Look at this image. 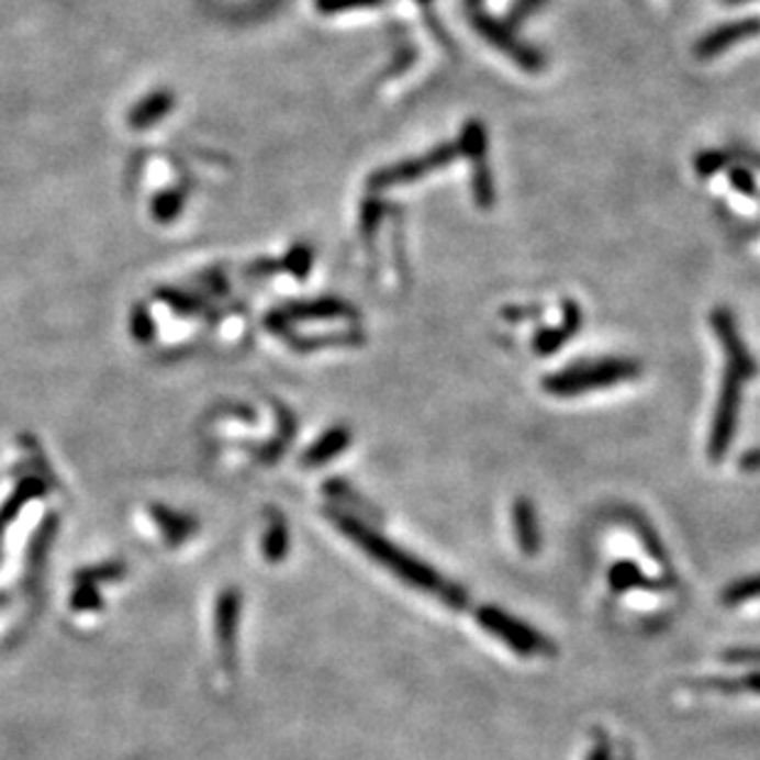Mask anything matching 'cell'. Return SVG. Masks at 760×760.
Here are the masks:
<instances>
[{"label":"cell","mask_w":760,"mask_h":760,"mask_svg":"<svg viewBox=\"0 0 760 760\" xmlns=\"http://www.w3.org/2000/svg\"><path fill=\"white\" fill-rule=\"evenodd\" d=\"M126 569H123V563H104V567H94V569H85L77 573V581L81 585H97L99 581H114L121 579Z\"/></svg>","instance_id":"cell-22"},{"label":"cell","mask_w":760,"mask_h":760,"mask_svg":"<svg viewBox=\"0 0 760 760\" xmlns=\"http://www.w3.org/2000/svg\"><path fill=\"white\" fill-rule=\"evenodd\" d=\"M476 621L480 628L490 633L492 638L505 642L512 652L522 657H554L557 655V645H554L547 635L534 630L532 625L522 623L515 615L505 613L498 605H480L476 611Z\"/></svg>","instance_id":"cell-4"},{"label":"cell","mask_w":760,"mask_h":760,"mask_svg":"<svg viewBox=\"0 0 760 760\" xmlns=\"http://www.w3.org/2000/svg\"><path fill=\"white\" fill-rule=\"evenodd\" d=\"M633 525H635V532H638V537L645 541L647 554H650V557H652L657 563H660V567L670 569V559H667V551H664V547H662V541H660V537H657V534L652 532V527L647 525V522H642L640 517H633Z\"/></svg>","instance_id":"cell-20"},{"label":"cell","mask_w":760,"mask_h":760,"mask_svg":"<svg viewBox=\"0 0 760 760\" xmlns=\"http://www.w3.org/2000/svg\"><path fill=\"white\" fill-rule=\"evenodd\" d=\"M40 495H43V485H40L37 480H27V482H23V485H20V488L15 490V495L5 502L3 510H0V534H3V529L8 527V522H10V519L18 517L20 507H23L27 500L40 498Z\"/></svg>","instance_id":"cell-17"},{"label":"cell","mask_w":760,"mask_h":760,"mask_svg":"<svg viewBox=\"0 0 760 760\" xmlns=\"http://www.w3.org/2000/svg\"><path fill=\"white\" fill-rule=\"evenodd\" d=\"M541 315V305H510L502 311V317L510 323H519V321H534V317Z\"/></svg>","instance_id":"cell-26"},{"label":"cell","mask_w":760,"mask_h":760,"mask_svg":"<svg viewBox=\"0 0 760 760\" xmlns=\"http://www.w3.org/2000/svg\"><path fill=\"white\" fill-rule=\"evenodd\" d=\"M561 313H563L561 323L557 327H547V331H539L537 335H534L532 350L539 357H547L561 350V347L581 331L583 313L577 301H561Z\"/></svg>","instance_id":"cell-10"},{"label":"cell","mask_w":760,"mask_h":760,"mask_svg":"<svg viewBox=\"0 0 760 760\" xmlns=\"http://www.w3.org/2000/svg\"><path fill=\"white\" fill-rule=\"evenodd\" d=\"M608 583L615 593L628 591H667V583L650 579L635 561H615L608 571Z\"/></svg>","instance_id":"cell-12"},{"label":"cell","mask_w":760,"mask_h":760,"mask_svg":"<svg viewBox=\"0 0 760 760\" xmlns=\"http://www.w3.org/2000/svg\"><path fill=\"white\" fill-rule=\"evenodd\" d=\"M325 492H327V495H333V498H337V500H343V502H345V505H350V510H359V512H369V515H375V517H377V512L372 510V505H367V502H365L362 498H359V495H355V492H353V488H347V485H345V482H340V480L325 482Z\"/></svg>","instance_id":"cell-21"},{"label":"cell","mask_w":760,"mask_h":760,"mask_svg":"<svg viewBox=\"0 0 760 760\" xmlns=\"http://www.w3.org/2000/svg\"><path fill=\"white\" fill-rule=\"evenodd\" d=\"M760 35V20L758 18H744L734 20V23L718 25L712 33H706L700 43L694 45V57L696 59H714L726 49H731L736 45L746 43V40H753Z\"/></svg>","instance_id":"cell-7"},{"label":"cell","mask_w":760,"mask_h":760,"mask_svg":"<svg viewBox=\"0 0 760 760\" xmlns=\"http://www.w3.org/2000/svg\"><path fill=\"white\" fill-rule=\"evenodd\" d=\"M728 180H731L734 188L746 194V198H756L758 194V188H756V178H753V172L748 170V168H731V176H728Z\"/></svg>","instance_id":"cell-24"},{"label":"cell","mask_w":760,"mask_h":760,"mask_svg":"<svg viewBox=\"0 0 760 760\" xmlns=\"http://www.w3.org/2000/svg\"><path fill=\"white\" fill-rule=\"evenodd\" d=\"M722 657L728 664H760V647H734Z\"/></svg>","instance_id":"cell-25"},{"label":"cell","mask_w":760,"mask_h":760,"mask_svg":"<svg viewBox=\"0 0 760 760\" xmlns=\"http://www.w3.org/2000/svg\"><path fill=\"white\" fill-rule=\"evenodd\" d=\"M753 599H760V573L758 577H748V579L731 583L722 595V601L726 605H738V603H746V601H753Z\"/></svg>","instance_id":"cell-19"},{"label":"cell","mask_w":760,"mask_h":760,"mask_svg":"<svg viewBox=\"0 0 760 760\" xmlns=\"http://www.w3.org/2000/svg\"><path fill=\"white\" fill-rule=\"evenodd\" d=\"M472 15H476L472 18V23H476V27L480 30V35L490 40L492 45L502 49V53H507V57L515 59L517 65H522L525 69H539L544 65L541 55H537L534 49H529L525 45H519L517 40L510 35L507 25H500L490 15H482V13H472Z\"/></svg>","instance_id":"cell-9"},{"label":"cell","mask_w":760,"mask_h":760,"mask_svg":"<svg viewBox=\"0 0 760 760\" xmlns=\"http://www.w3.org/2000/svg\"><path fill=\"white\" fill-rule=\"evenodd\" d=\"M696 690L702 692H718V694H760V672H751L744 677H708V680L696 682Z\"/></svg>","instance_id":"cell-16"},{"label":"cell","mask_w":760,"mask_h":760,"mask_svg":"<svg viewBox=\"0 0 760 760\" xmlns=\"http://www.w3.org/2000/svg\"><path fill=\"white\" fill-rule=\"evenodd\" d=\"M728 5H738V3H748V0H726Z\"/></svg>","instance_id":"cell-31"},{"label":"cell","mask_w":760,"mask_h":760,"mask_svg":"<svg viewBox=\"0 0 760 760\" xmlns=\"http://www.w3.org/2000/svg\"><path fill=\"white\" fill-rule=\"evenodd\" d=\"M460 153L472 163V198L480 210H490L495 204V185H492L488 166V133L480 121H468L460 133Z\"/></svg>","instance_id":"cell-6"},{"label":"cell","mask_w":760,"mask_h":760,"mask_svg":"<svg viewBox=\"0 0 760 760\" xmlns=\"http://www.w3.org/2000/svg\"><path fill=\"white\" fill-rule=\"evenodd\" d=\"M264 557L266 561L279 563L289 554V527H286V519L276 510H269V529L264 534L261 541Z\"/></svg>","instance_id":"cell-15"},{"label":"cell","mask_w":760,"mask_h":760,"mask_svg":"<svg viewBox=\"0 0 760 760\" xmlns=\"http://www.w3.org/2000/svg\"><path fill=\"white\" fill-rule=\"evenodd\" d=\"M242 595L236 589L222 591L217 599V611H214V625H217L220 655L227 670H234L236 662V628H239Z\"/></svg>","instance_id":"cell-8"},{"label":"cell","mask_w":760,"mask_h":760,"mask_svg":"<svg viewBox=\"0 0 760 760\" xmlns=\"http://www.w3.org/2000/svg\"><path fill=\"white\" fill-rule=\"evenodd\" d=\"M460 156H463V153H460L458 143H440V146L424 153V156H418L414 160H402L396 163V166L379 170L377 176L369 180V185H372V190H384V188H394V185L418 182L426 176H431V172L448 168L450 163H456Z\"/></svg>","instance_id":"cell-5"},{"label":"cell","mask_w":760,"mask_h":760,"mask_svg":"<svg viewBox=\"0 0 760 760\" xmlns=\"http://www.w3.org/2000/svg\"><path fill=\"white\" fill-rule=\"evenodd\" d=\"M541 3L544 0H517V3L512 5V10H510V23L512 25L522 23V20H525L532 10H537Z\"/></svg>","instance_id":"cell-28"},{"label":"cell","mask_w":760,"mask_h":760,"mask_svg":"<svg viewBox=\"0 0 760 760\" xmlns=\"http://www.w3.org/2000/svg\"><path fill=\"white\" fill-rule=\"evenodd\" d=\"M150 517L158 522L163 537H166L168 544H180L194 532V519L190 515H182V512H176V510L153 505Z\"/></svg>","instance_id":"cell-14"},{"label":"cell","mask_w":760,"mask_h":760,"mask_svg":"<svg viewBox=\"0 0 760 760\" xmlns=\"http://www.w3.org/2000/svg\"><path fill=\"white\" fill-rule=\"evenodd\" d=\"M712 327L716 340L724 347L726 369L722 379V392H718V402L712 421V434H708V460L712 463H722L726 458L731 440L736 436L738 426V409H741L744 387L756 377L758 367L756 359L748 353L741 333H738L736 317L728 308H714L712 311Z\"/></svg>","instance_id":"cell-2"},{"label":"cell","mask_w":760,"mask_h":760,"mask_svg":"<svg viewBox=\"0 0 760 760\" xmlns=\"http://www.w3.org/2000/svg\"><path fill=\"white\" fill-rule=\"evenodd\" d=\"M353 444V434L347 428H331L323 438H317V444L305 450L303 466H323L335 456H340L343 450Z\"/></svg>","instance_id":"cell-13"},{"label":"cell","mask_w":760,"mask_h":760,"mask_svg":"<svg viewBox=\"0 0 760 760\" xmlns=\"http://www.w3.org/2000/svg\"><path fill=\"white\" fill-rule=\"evenodd\" d=\"M640 365L635 359H589V362H577L571 367H563L559 372L544 377V392L559 399H571L595 392V389L615 387L630 379L640 377Z\"/></svg>","instance_id":"cell-3"},{"label":"cell","mask_w":760,"mask_h":760,"mask_svg":"<svg viewBox=\"0 0 760 760\" xmlns=\"http://www.w3.org/2000/svg\"><path fill=\"white\" fill-rule=\"evenodd\" d=\"M71 605L77 611H99L101 608V595L97 585H79L77 593L71 595Z\"/></svg>","instance_id":"cell-23"},{"label":"cell","mask_w":760,"mask_h":760,"mask_svg":"<svg viewBox=\"0 0 760 760\" xmlns=\"http://www.w3.org/2000/svg\"><path fill=\"white\" fill-rule=\"evenodd\" d=\"M585 760H613V746L608 734L593 731V748Z\"/></svg>","instance_id":"cell-27"},{"label":"cell","mask_w":760,"mask_h":760,"mask_svg":"<svg viewBox=\"0 0 760 760\" xmlns=\"http://www.w3.org/2000/svg\"><path fill=\"white\" fill-rule=\"evenodd\" d=\"M325 515L327 519H333V525L340 529L347 539H353L369 559H375L379 567L392 571L396 579L414 585L416 591L434 595V599H438L440 603H446L450 611L468 608L470 595L466 593V589H460L458 583L444 579L434 567H428V563H424L416 557H411L409 551L399 549L394 541H389L377 529L365 525V522H359L355 515H350V512L327 510Z\"/></svg>","instance_id":"cell-1"},{"label":"cell","mask_w":760,"mask_h":760,"mask_svg":"<svg viewBox=\"0 0 760 760\" xmlns=\"http://www.w3.org/2000/svg\"><path fill=\"white\" fill-rule=\"evenodd\" d=\"M470 3H478V0H470Z\"/></svg>","instance_id":"cell-32"},{"label":"cell","mask_w":760,"mask_h":760,"mask_svg":"<svg viewBox=\"0 0 760 760\" xmlns=\"http://www.w3.org/2000/svg\"><path fill=\"white\" fill-rule=\"evenodd\" d=\"M618 760H635V756H633V751H630V746H623V753H621Z\"/></svg>","instance_id":"cell-30"},{"label":"cell","mask_w":760,"mask_h":760,"mask_svg":"<svg viewBox=\"0 0 760 760\" xmlns=\"http://www.w3.org/2000/svg\"><path fill=\"white\" fill-rule=\"evenodd\" d=\"M741 468L748 470V472L760 470V448L748 450V454L741 458Z\"/></svg>","instance_id":"cell-29"},{"label":"cell","mask_w":760,"mask_h":760,"mask_svg":"<svg viewBox=\"0 0 760 760\" xmlns=\"http://www.w3.org/2000/svg\"><path fill=\"white\" fill-rule=\"evenodd\" d=\"M512 525H515V539L519 544V551L525 554V557H537L541 549V534L532 500L519 498L515 502V507H512Z\"/></svg>","instance_id":"cell-11"},{"label":"cell","mask_w":760,"mask_h":760,"mask_svg":"<svg viewBox=\"0 0 760 760\" xmlns=\"http://www.w3.org/2000/svg\"><path fill=\"white\" fill-rule=\"evenodd\" d=\"M734 158H736V153H731V150H704V153H700V156H696L694 170L700 178H712V176H716L718 170L731 166Z\"/></svg>","instance_id":"cell-18"}]
</instances>
